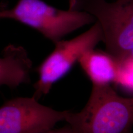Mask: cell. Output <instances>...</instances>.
Returning <instances> with one entry per match:
<instances>
[{
	"instance_id": "4",
	"label": "cell",
	"mask_w": 133,
	"mask_h": 133,
	"mask_svg": "<svg viewBox=\"0 0 133 133\" xmlns=\"http://www.w3.org/2000/svg\"><path fill=\"white\" fill-rule=\"evenodd\" d=\"M103 35L99 23L96 21L88 30L69 40L59 41L55 48L38 66V79L34 84L33 97L38 100L47 95L53 84L67 74L78 62L81 56L102 42Z\"/></svg>"
},
{
	"instance_id": "3",
	"label": "cell",
	"mask_w": 133,
	"mask_h": 133,
	"mask_svg": "<svg viewBox=\"0 0 133 133\" xmlns=\"http://www.w3.org/2000/svg\"><path fill=\"white\" fill-rule=\"evenodd\" d=\"M3 19H13L36 30L55 44L65 36L96 22L84 11L62 10L42 0H19L14 8L3 10Z\"/></svg>"
},
{
	"instance_id": "6",
	"label": "cell",
	"mask_w": 133,
	"mask_h": 133,
	"mask_svg": "<svg viewBox=\"0 0 133 133\" xmlns=\"http://www.w3.org/2000/svg\"><path fill=\"white\" fill-rule=\"evenodd\" d=\"M32 62L24 48L8 45L0 57V86L15 88L30 81Z\"/></svg>"
},
{
	"instance_id": "8",
	"label": "cell",
	"mask_w": 133,
	"mask_h": 133,
	"mask_svg": "<svg viewBox=\"0 0 133 133\" xmlns=\"http://www.w3.org/2000/svg\"><path fill=\"white\" fill-rule=\"evenodd\" d=\"M115 83L124 89L133 91V59L126 57L118 62Z\"/></svg>"
},
{
	"instance_id": "1",
	"label": "cell",
	"mask_w": 133,
	"mask_h": 133,
	"mask_svg": "<svg viewBox=\"0 0 133 133\" xmlns=\"http://www.w3.org/2000/svg\"><path fill=\"white\" fill-rule=\"evenodd\" d=\"M65 121L72 133H130L133 98L121 97L110 85H92L87 103L78 112L69 110Z\"/></svg>"
},
{
	"instance_id": "11",
	"label": "cell",
	"mask_w": 133,
	"mask_h": 133,
	"mask_svg": "<svg viewBox=\"0 0 133 133\" xmlns=\"http://www.w3.org/2000/svg\"><path fill=\"white\" fill-rule=\"evenodd\" d=\"M3 11H0V19H3Z\"/></svg>"
},
{
	"instance_id": "9",
	"label": "cell",
	"mask_w": 133,
	"mask_h": 133,
	"mask_svg": "<svg viewBox=\"0 0 133 133\" xmlns=\"http://www.w3.org/2000/svg\"><path fill=\"white\" fill-rule=\"evenodd\" d=\"M38 133H72L70 126L66 124V126L59 129H51L49 130L43 131Z\"/></svg>"
},
{
	"instance_id": "10",
	"label": "cell",
	"mask_w": 133,
	"mask_h": 133,
	"mask_svg": "<svg viewBox=\"0 0 133 133\" xmlns=\"http://www.w3.org/2000/svg\"><path fill=\"white\" fill-rule=\"evenodd\" d=\"M126 57L130 58V59H133V49H132V50H131L130 52H129V54H128V56H126V57L125 58H126Z\"/></svg>"
},
{
	"instance_id": "7",
	"label": "cell",
	"mask_w": 133,
	"mask_h": 133,
	"mask_svg": "<svg viewBox=\"0 0 133 133\" xmlns=\"http://www.w3.org/2000/svg\"><path fill=\"white\" fill-rule=\"evenodd\" d=\"M78 62L92 85H110L115 83L118 62L107 52L94 48L84 53Z\"/></svg>"
},
{
	"instance_id": "2",
	"label": "cell",
	"mask_w": 133,
	"mask_h": 133,
	"mask_svg": "<svg viewBox=\"0 0 133 133\" xmlns=\"http://www.w3.org/2000/svg\"><path fill=\"white\" fill-rule=\"evenodd\" d=\"M69 9L84 11L99 23L106 52L118 62L133 49V0H69Z\"/></svg>"
},
{
	"instance_id": "5",
	"label": "cell",
	"mask_w": 133,
	"mask_h": 133,
	"mask_svg": "<svg viewBox=\"0 0 133 133\" xmlns=\"http://www.w3.org/2000/svg\"><path fill=\"white\" fill-rule=\"evenodd\" d=\"M69 110L59 111L31 97H17L0 107V133H38L65 121Z\"/></svg>"
}]
</instances>
